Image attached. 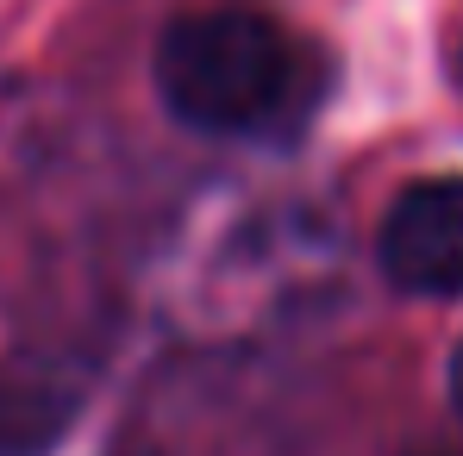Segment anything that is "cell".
<instances>
[{"label":"cell","mask_w":463,"mask_h":456,"mask_svg":"<svg viewBox=\"0 0 463 456\" xmlns=\"http://www.w3.org/2000/svg\"><path fill=\"white\" fill-rule=\"evenodd\" d=\"M156 100L213 138H244L263 132L301 81V44L250 13V6H213V13H188L156 38L151 57Z\"/></svg>","instance_id":"obj_1"},{"label":"cell","mask_w":463,"mask_h":456,"mask_svg":"<svg viewBox=\"0 0 463 456\" xmlns=\"http://www.w3.org/2000/svg\"><path fill=\"white\" fill-rule=\"evenodd\" d=\"M376 263L401 294H463V175H426L394 194L376 231Z\"/></svg>","instance_id":"obj_2"},{"label":"cell","mask_w":463,"mask_h":456,"mask_svg":"<svg viewBox=\"0 0 463 456\" xmlns=\"http://www.w3.org/2000/svg\"><path fill=\"white\" fill-rule=\"evenodd\" d=\"M76 419V400L57 381L0 369V456H51Z\"/></svg>","instance_id":"obj_3"},{"label":"cell","mask_w":463,"mask_h":456,"mask_svg":"<svg viewBox=\"0 0 463 456\" xmlns=\"http://www.w3.org/2000/svg\"><path fill=\"white\" fill-rule=\"evenodd\" d=\"M445 381H451V406L463 413V344H458V357H451V376Z\"/></svg>","instance_id":"obj_4"},{"label":"cell","mask_w":463,"mask_h":456,"mask_svg":"<svg viewBox=\"0 0 463 456\" xmlns=\"http://www.w3.org/2000/svg\"><path fill=\"white\" fill-rule=\"evenodd\" d=\"M413 456H458V451H413Z\"/></svg>","instance_id":"obj_5"},{"label":"cell","mask_w":463,"mask_h":456,"mask_svg":"<svg viewBox=\"0 0 463 456\" xmlns=\"http://www.w3.org/2000/svg\"><path fill=\"white\" fill-rule=\"evenodd\" d=\"M458 81H463V57H458Z\"/></svg>","instance_id":"obj_6"}]
</instances>
